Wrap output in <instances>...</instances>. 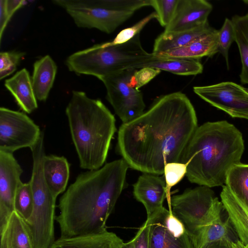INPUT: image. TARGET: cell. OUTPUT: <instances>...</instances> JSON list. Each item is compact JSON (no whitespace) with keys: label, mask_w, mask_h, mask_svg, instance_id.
I'll return each instance as SVG.
<instances>
[{"label":"cell","mask_w":248,"mask_h":248,"mask_svg":"<svg viewBox=\"0 0 248 248\" xmlns=\"http://www.w3.org/2000/svg\"><path fill=\"white\" fill-rule=\"evenodd\" d=\"M198 127L188 98L181 92L170 93L157 98L136 119L120 126L117 149L131 168L160 175L167 163L181 162Z\"/></svg>","instance_id":"cell-1"},{"label":"cell","mask_w":248,"mask_h":248,"mask_svg":"<svg viewBox=\"0 0 248 248\" xmlns=\"http://www.w3.org/2000/svg\"><path fill=\"white\" fill-rule=\"evenodd\" d=\"M128 165L124 159L81 173L61 197L56 216L61 238L107 231L106 223L124 188Z\"/></svg>","instance_id":"cell-2"},{"label":"cell","mask_w":248,"mask_h":248,"mask_svg":"<svg viewBox=\"0 0 248 248\" xmlns=\"http://www.w3.org/2000/svg\"><path fill=\"white\" fill-rule=\"evenodd\" d=\"M245 149L241 132L226 121L198 126L182 155L188 180L209 187L223 186L229 170L240 163Z\"/></svg>","instance_id":"cell-3"},{"label":"cell","mask_w":248,"mask_h":248,"mask_svg":"<svg viewBox=\"0 0 248 248\" xmlns=\"http://www.w3.org/2000/svg\"><path fill=\"white\" fill-rule=\"evenodd\" d=\"M65 113L72 139L83 169H99L105 163L116 131L115 118L99 99L73 91Z\"/></svg>","instance_id":"cell-4"},{"label":"cell","mask_w":248,"mask_h":248,"mask_svg":"<svg viewBox=\"0 0 248 248\" xmlns=\"http://www.w3.org/2000/svg\"><path fill=\"white\" fill-rule=\"evenodd\" d=\"M153 56L143 48L139 34L122 44L111 45L108 42L76 52L67 58L65 64L71 72L100 79L117 71L139 69Z\"/></svg>","instance_id":"cell-5"},{"label":"cell","mask_w":248,"mask_h":248,"mask_svg":"<svg viewBox=\"0 0 248 248\" xmlns=\"http://www.w3.org/2000/svg\"><path fill=\"white\" fill-rule=\"evenodd\" d=\"M33 159L30 182L33 197V209L30 217L25 220L35 248H50L55 242L54 220L56 198L48 188L44 177L43 163L46 155L44 135L31 148Z\"/></svg>","instance_id":"cell-6"},{"label":"cell","mask_w":248,"mask_h":248,"mask_svg":"<svg viewBox=\"0 0 248 248\" xmlns=\"http://www.w3.org/2000/svg\"><path fill=\"white\" fill-rule=\"evenodd\" d=\"M169 210L184 225L190 238L200 228L221 218L224 208L214 191L204 186L170 197Z\"/></svg>","instance_id":"cell-7"},{"label":"cell","mask_w":248,"mask_h":248,"mask_svg":"<svg viewBox=\"0 0 248 248\" xmlns=\"http://www.w3.org/2000/svg\"><path fill=\"white\" fill-rule=\"evenodd\" d=\"M136 70L117 71L100 79L106 87L108 101L123 124L136 119L144 112L145 104L142 93L129 83Z\"/></svg>","instance_id":"cell-8"},{"label":"cell","mask_w":248,"mask_h":248,"mask_svg":"<svg viewBox=\"0 0 248 248\" xmlns=\"http://www.w3.org/2000/svg\"><path fill=\"white\" fill-rule=\"evenodd\" d=\"M79 28L96 29L108 34L130 18L133 12L117 11L98 6L94 0H54Z\"/></svg>","instance_id":"cell-9"},{"label":"cell","mask_w":248,"mask_h":248,"mask_svg":"<svg viewBox=\"0 0 248 248\" xmlns=\"http://www.w3.org/2000/svg\"><path fill=\"white\" fill-rule=\"evenodd\" d=\"M42 132L24 112L0 108V150L13 153L23 148H31Z\"/></svg>","instance_id":"cell-10"},{"label":"cell","mask_w":248,"mask_h":248,"mask_svg":"<svg viewBox=\"0 0 248 248\" xmlns=\"http://www.w3.org/2000/svg\"><path fill=\"white\" fill-rule=\"evenodd\" d=\"M194 92L213 106L232 117L248 120V92L231 81L193 87Z\"/></svg>","instance_id":"cell-11"},{"label":"cell","mask_w":248,"mask_h":248,"mask_svg":"<svg viewBox=\"0 0 248 248\" xmlns=\"http://www.w3.org/2000/svg\"><path fill=\"white\" fill-rule=\"evenodd\" d=\"M149 248H194L183 224L163 207L150 218Z\"/></svg>","instance_id":"cell-12"},{"label":"cell","mask_w":248,"mask_h":248,"mask_svg":"<svg viewBox=\"0 0 248 248\" xmlns=\"http://www.w3.org/2000/svg\"><path fill=\"white\" fill-rule=\"evenodd\" d=\"M23 170L13 153L0 150V232L15 211L14 201Z\"/></svg>","instance_id":"cell-13"},{"label":"cell","mask_w":248,"mask_h":248,"mask_svg":"<svg viewBox=\"0 0 248 248\" xmlns=\"http://www.w3.org/2000/svg\"><path fill=\"white\" fill-rule=\"evenodd\" d=\"M213 6L205 0H178L175 13L164 32L188 31L208 22Z\"/></svg>","instance_id":"cell-14"},{"label":"cell","mask_w":248,"mask_h":248,"mask_svg":"<svg viewBox=\"0 0 248 248\" xmlns=\"http://www.w3.org/2000/svg\"><path fill=\"white\" fill-rule=\"evenodd\" d=\"M135 199L144 206L150 218L161 209L164 200L167 196L165 179L157 175L143 173L133 185Z\"/></svg>","instance_id":"cell-15"},{"label":"cell","mask_w":248,"mask_h":248,"mask_svg":"<svg viewBox=\"0 0 248 248\" xmlns=\"http://www.w3.org/2000/svg\"><path fill=\"white\" fill-rule=\"evenodd\" d=\"M220 198L238 239L248 245V206L234 197L225 185L222 186Z\"/></svg>","instance_id":"cell-16"},{"label":"cell","mask_w":248,"mask_h":248,"mask_svg":"<svg viewBox=\"0 0 248 248\" xmlns=\"http://www.w3.org/2000/svg\"><path fill=\"white\" fill-rule=\"evenodd\" d=\"M5 87L25 112L31 113L37 107V99L29 71L23 68L5 80Z\"/></svg>","instance_id":"cell-17"},{"label":"cell","mask_w":248,"mask_h":248,"mask_svg":"<svg viewBox=\"0 0 248 248\" xmlns=\"http://www.w3.org/2000/svg\"><path fill=\"white\" fill-rule=\"evenodd\" d=\"M218 30L214 29L209 33L196 39L183 47L165 52L154 54L160 57L181 58L200 60L203 57H212L218 52Z\"/></svg>","instance_id":"cell-18"},{"label":"cell","mask_w":248,"mask_h":248,"mask_svg":"<svg viewBox=\"0 0 248 248\" xmlns=\"http://www.w3.org/2000/svg\"><path fill=\"white\" fill-rule=\"evenodd\" d=\"M124 243L115 233L106 231L73 237H60L50 248H122Z\"/></svg>","instance_id":"cell-19"},{"label":"cell","mask_w":248,"mask_h":248,"mask_svg":"<svg viewBox=\"0 0 248 248\" xmlns=\"http://www.w3.org/2000/svg\"><path fill=\"white\" fill-rule=\"evenodd\" d=\"M45 182L53 196H57L66 189L70 174V165L63 156L45 155L43 163Z\"/></svg>","instance_id":"cell-20"},{"label":"cell","mask_w":248,"mask_h":248,"mask_svg":"<svg viewBox=\"0 0 248 248\" xmlns=\"http://www.w3.org/2000/svg\"><path fill=\"white\" fill-rule=\"evenodd\" d=\"M0 234V248H35L25 220L16 211Z\"/></svg>","instance_id":"cell-21"},{"label":"cell","mask_w":248,"mask_h":248,"mask_svg":"<svg viewBox=\"0 0 248 248\" xmlns=\"http://www.w3.org/2000/svg\"><path fill=\"white\" fill-rule=\"evenodd\" d=\"M214 29L208 22L195 29L160 34L155 40L153 53L158 54L183 47L209 33Z\"/></svg>","instance_id":"cell-22"},{"label":"cell","mask_w":248,"mask_h":248,"mask_svg":"<svg viewBox=\"0 0 248 248\" xmlns=\"http://www.w3.org/2000/svg\"><path fill=\"white\" fill-rule=\"evenodd\" d=\"M57 71V64L48 55L34 62L31 78L37 100L46 101L53 86Z\"/></svg>","instance_id":"cell-23"},{"label":"cell","mask_w":248,"mask_h":248,"mask_svg":"<svg viewBox=\"0 0 248 248\" xmlns=\"http://www.w3.org/2000/svg\"><path fill=\"white\" fill-rule=\"evenodd\" d=\"M232 226L227 217L226 220L221 218L202 227L190 237L194 248H206L223 241L238 239L232 238L234 230Z\"/></svg>","instance_id":"cell-24"},{"label":"cell","mask_w":248,"mask_h":248,"mask_svg":"<svg viewBox=\"0 0 248 248\" xmlns=\"http://www.w3.org/2000/svg\"><path fill=\"white\" fill-rule=\"evenodd\" d=\"M143 67H151L181 76L197 75L202 73L203 69L199 60L160 57L154 55L152 59L141 65L140 69Z\"/></svg>","instance_id":"cell-25"},{"label":"cell","mask_w":248,"mask_h":248,"mask_svg":"<svg viewBox=\"0 0 248 248\" xmlns=\"http://www.w3.org/2000/svg\"><path fill=\"white\" fill-rule=\"evenodd\" d=\"M234 41L240 54L242 68L240 79L242 84H248V13L235 15L232 18Z\"/></svg>","instance_id":"cell-26"},{"label":"cell","mask_w":248,"mask_h":248,"mask_svg":"<svg viewBox=\"0 0 248 248\" xmlns=\"http://www.w3.org/2000/svg\"><path fill=\"white\" fill-rule=\"evenodd\" d=\"M225 186L232 195L248 206V164L238 163L228 171Z\"/></svg>","instance_id":"cell-27"},{"label":"cell","mask_w":248,"mask_h":248,"mask_svg":"<svg viewBox=\"0 0 248 248\" xmlns=\"http://www.w3.org/2000/svg\"><path fill=\"white\" fill-rule=\"evenodd\" d=\"M15 211L25 220L31 216L33 209V197L30 181L18 187L14 201Z\"/></svg>","instance_id":"cell-28"},{"label":"cell","mask_w":248,"mask_h":248,"mask_svg":"<svg viewBox=\"0 0 248 248\" xmlns=\"http://www.w3.org/2000/svg\"><path fill=\"white\" fill-rule=\"evenodd\" d=\"M99 6L117 11H135L151 6V0H94Z\"/></svg>","instance_id":"cell-29"},{"label":"cell","mask_w":248,"mask_h":248,"mask_svg":"<svg viewBox=\"0 0 248 248\" xmlns=\"http://www.w3.org/2000/svg\"><path fill=\"white\" fill-rule=\"evenodd\" d=\"M178 0H151L159 24L165 28L170 22L175 13Z\"/></svg>","instance_id":"cell-30"},{"label":"cell","mask_w":248,"mask_h":248,"mask_svg":"<svg viewBox=\"0 0 248 248\" xmlns=\"http://www.w3.org/2000/svg\"><path fill=\"white\" fill-rule=\"evenodd\" d=\"M234 41V33L231 19L226 18L223 24L218 30V52L224 58L228 69H229V51L232 43Z\"/></svg>","instance_id":"cell-31"},{"label":"cell","mask_w":248,"mask_h":248,"mask_svg":"<svg viewBox=\"0 0 248 248\" xmlns=\"http://www.w3.org/2000/svg\"><path fill=\"white\" fill-rule=\"evenodd\" d=\"M187 171L186 165L181 162H171L167 163L165 167L164 174L166 184L168 202L170 196L171 188L177 184L186 175Z\"/></svg>","instance_id":"cell-32"},{"label":"cell","mask_w":248,"mask_h":248,"mask_svg":"<svg viewBox=\"0 0 248 248\" xmlns=\"http://www.w3.org/2000/svg\"><path fill=\"white\" fill-rule=\"evenodd\" d=\"M24 52L3 51L0 53V79L13 74L25 55Z\"/></svg>","instance_id":"cell-33"},{"label":"cell","mask_w":248,"mask_h":248,"mask_svg":"<svg viewBox=\"0 0 248 248\" xmlns=\"http://www.w3.org/2000/svg\"><path fill=\"white\" fill-rule=\"evenodd\" d=\"M156 17L155 12H152L134 25L122 30L112 41L108 42L109 44L111 45H115L122 44L129 41L137 35L140 34L147 23L153 19L156 18Z\"/></svg>","instance_id":"cell-34"},{"label":"cell","mask_w":248,"mask_h":248,"mask_svg":"<svg viewBox=\"0 0 248 248\" xmlns=\"http://www.w3.org/2000/svg\"><path fill=\"white\" fill-rule=\"evenodd\" d=\"M26 1L22 0H0V41L3 33L12 16L19 8L26 4Z\"/></svg>","instance_id":"cell-35"},{"label":"cell","mask_w":248,"mask_h":248,"mask_svg":"<svg viewBox=\"0 0 248 248\" xmlns=\"http://www.w3.org/2000/svg\"><path fill=\"white\" fill-rule=\"evenodd\" d=\"M161 72V70L151 67L137 69L131 77L129 83L137 90L147 84Z\"/></svg>","instance_id":"cell-36"},{"label":"cell","mask_w":248,"mask_h":248,"mask_svg":"<svg viewBox=\"0 0 248 248\" xmlns=\"http://www.w3.org/2000/svg\"><path fill=\"white\" fill-rule=\"evenodd\" d=\"M132 241L133 248H149V225L146 220Z\"/></svg>","instance_id":"cell-37"},{"label":"cell","mask_w":248,"mask_h":248,"mask_svg":"<svg viewBox=\"0 0 248 248\" xmlns=\"http://www.w3.org/2000/svg\"><path fill=\"white\" fill-rule=\"evenodd\" d=\"M236 240H227L223 241L213 244L206 248H232V242Z\"/></svg>","instance_id":"cell-38"},{"label":"cell","mask_w":248,"mask_h":248,"mask_svg":"<svg viewBox=\"0 0 248 248\" xmlns=\"http://www.w3.org/2000/svg\"><path fill=\"white\" fill-rule=\"evenodd\" d=\"M122 248H133L132 240L127 243H124Z\"/></svg>","instance_id":"cell-39"},{"label":"cell","mask_w":248,"mask_h":248,"mask_svg":"<svg viewBox=\"0 0 248 248\" xmlns=\"http://www.w3.org/2000/svg\"><path fill=\"white\" fill-rule=\"evenodd\" d=\"M243 2L248 4V0H244Z\"/></svg>","instance_id":"cell-40"},{"label":"cell","mask_w":248,"mask_h":248,"mask_svg":"<svg viewBox=\"0 0 248 248\" xmlns=\"http://www.w3.org/2000/svg\"><path fill=\"white\" fill-rule=\"evenodd\" d=\"M245 247H246V248H248V245H246V246H245Z\"/></svg>","instance_id":"cell-41"},{"label":"cell","mask_w":248,"mask_h":248,"mask_svg":"<svg viewBox=\"0 0 248 248\" xmlns=\"http://www.w3.org/2000/svg\"><path fill=\"white\" fill-rule=\"evenodd\" d=\"M246 90H247V91L248 92V89H246Z\"/></svg>","instance_id":"cell-42"}]
</instances>
